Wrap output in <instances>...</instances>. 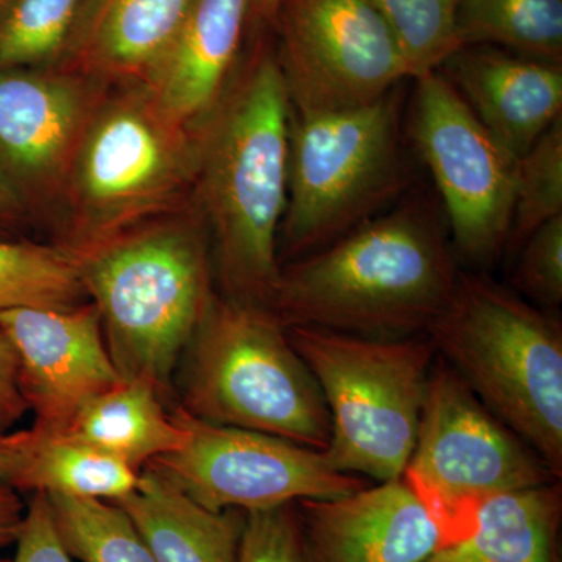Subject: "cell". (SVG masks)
I'll list each match as a JSON object with an SVG mask.
<instances>
[{
	"mask_svg": "<svg viewBox=\"0 0 562 562\" xmlns=\"http://www.w3.org/2000/svg\"><path fill=\"white\" fill-rule=\"evenodd\" d=\"M460 272L441 203L412 190L338 241L281 266L268 308L284 327L425 335Z\"/></svg>",
	"mask_w": 562,
	"mask_h": 562,
	"instance_id": "obj_1",
	"label": "cell"
},
{
	"mask_svg": "<svg viewBox=\"0 0 562 562\" xmlns=\"http://www.w3.org/2000/svg\"><path fill=\"white\" fill-rule=\"evenodd\" d=\"M291 111L277 54L262 47L203 149V205L232 301L268 306L279 279Z\"/></svg>",
	"mask_w": 562,
	"mask_h": 562,
	"instance_id": "obj_2",
	"label": "cell"
},
{
	"mask_svg": "<svg viewBox=\"0 0 562 562\" xmlns=\"http://www.w3.org/2000/svg\"><path fill=\"white\" fill-rule=\"evenodd\" d=\"M494 416L562 475V325L482 271L461 269L425 333Z\"/></svg>",
	"mask_w": 562,
	"mask_h": 562,
	"instance_id": "obj_3",
	"label": "cell"
},
{
	"mask_svg": "<svg viewBox=\"0 0 562 562\" xmlns=\"http://www.w3.org/2000/svg\"><path fill=\"white\" fill-rule=\"evenodd\" d=\"M405 83L357 109L291 116L279 261L338 241L412 191Z\"/></svg>",
	"mask_w": 562,
	"mask_h": 562,
	"instance_id": "obj_4",
	"label": "cell"
},
{
	"mask_svg": "<svg viewBox=\"0 0 562 562\" xmlns=\"http://www.w3.org/2000/svg\"><path fill=\"white\" fill-rule=\"evenodd\" d=\"M183 357L181 408L195 419L327 449L319 384L268 306L214 299Z\"/></svg>",
	"mask_w": 562,
	"mask_h": 562,
	"instance_id": "obj_5",
	"label": "cell"
},
{
	"mask_svg": "<svg viewBox=\"0 0 562 562\" xmlns=\"http://www.w3.org/2000/svg\"><path fill=\"white\" fill-rule=\"evenodd\" d=\"M76 255L117 371L169 395L214 301L205 243L190 228H155Z\"/></svg>",
	"mask_w": 562,
	"mask_h": 562,
	"instance_id": "obj_6",
	"label": "cell"
},
{
	"mask_svg": "<svg viewBox=\"0 0 562 562\" xmlns=\"http://www.w3.org/2000/svg\"><path fill=\"white\" fill-rule=\"evenodd\" d=\"M286 333L330 414L328 464L372 483L402 479L436 360L430 339L373 338L301 325Z\"/></svg>",
	"mask_w": 562,
	"mask_h": 562,
	"instance_id": "obj_7",
	"label": "cell"
},
{
	"mask_svg": "<svg viewBox=\"0 0 562 562\" xmlns=\"http://www.w3.org/2000/svg\"><path fill=\"white\" fill-rule=\"evenodd\" d=\"M402 479L438 524L442 546L468 535L491 498L560 482L530 443L494 416L438 355Z\"/></svg>",
	"mask_w": 562,
	"mask_h": 562,
	"instance_id": "obj_8",
	"label": "cell"
},
{
	"mask_svg": "<svg viewBox=\"0 0 562 562\" xmlns=\"http://www.w3.org/2000/svg\"><path fill=\"white\" fill-rule=\"evenodd\" d=\"M414 80L408 133L427 166L457 260L491 268L508 247L517 158L436 69Z\"/></svg>",
	"mask_w": 562,
	"mask_h": 562,
	"instance_id": "obj_9",
	"label": "cell"
},
{
	"mask_svg": "<svg viewBox=\"0 0 562 562\" xmlns=\"http://www.w3.org/2000/svg\"><path fill=\"white\" fill-rule=\"evenodd\" d=\"M271 25L297 116L368 105L412 79L401 44L371 0H281Z\"/></svg>",
	"mask_w": 562,
	"mask_h": 562,
	"instance_id": "obj_10",
	"label": "cell"
},
{
	"mask_svg": "<svg viewBox=\"0 0 562 562\" xmlns=\"http://www.w3.org/2000/svg\"><path fill=\"white\" fill-rule=\"evenodd\" d=\"M188 438L146 468L160 472L211 512L276 508L338 497L372 482L335 471L324 452L265 432L195 419L179 406Z\"/></svg>",
	"mask_w": 562,
	"mask_h": 562,
	"instance_id": "obj_11",
	"label": "cell"
},
{
	"mask_svg": "<svg viewBox=\"0 0 562 562\" xmlns=\"http://www.w3.org/2000/svg\"><path fill=\"white\" fill-rule=\"evenodd\" d=\"M181 128L149 91L113 103L94 121L74 171L83 232L74 254L114 238L179 187L188 166Z\"/></svg>",
	"mask_w": 562,
	"mask_h": 562,
	"instance_id": "obj_12",
	"label": "cell"
},
{
	"mask_svg": "<svg viewBox=\"0 0 562 562\" xmlns=\"http://www.w3.org/2000/svg\"><path fill=\"white\" fill-rule=\"evenodd\" d=\"M0 328L20 360L21 392L35 413L33 430L60 435L85 405L125 380L111 358L94 303L5 310Z\"/></svg>",
	"mask_w": 562,
	"mask_h": 562,
	"instance_id": "obj_13",
	"label": "cell"
},
{
	"mask_svg": "<svg viewBox=\"0 0 562 562\" xmlns=\"http://www.w3.org/2000/svg\"><path fill=\"white\" fill-rule=\"evenodd\" d=\"M305 562H425L442 532L405 480L294 503Z\"/></svg>",
	"mask_w": 562,
	"mask_h": 562,
	"instance_id": "obj_14",
	"label": "cell"
},
{
	"mask_svg": "<svg viewBox=\"0 0 562 562\" xmlns=\"http://www.w3.org/2000/svg\"><path fill=\"white\" fill-rule=\"evenodd\" d=\"M487 132L520 158L562 117V65L465 46L439 66Z\"/></svg>",
	"mask_w": 562,
	"mask_h": 562,
	"instance_id": "obj_15",
	"label": "cell"
},
{
	"mask_svg": "<svg viewBox=\"0 0 562 562\" xmlns=\"http://www.w3.org/2000/svg\"><path fill=\"white\" fill-rule=\"evenodd\" d=\"M251 0H194L149 74L158 109L184 125L213 109L250 24Z\"/></svg>",
	"mask_w": 562,
	"mask_h": 562,
	"instance_id": "obj_16",
	"label": "cell"
},
{
	"mask_svg": "<svg viewBox=\"0 0 562 562\" xmlns=\"http://www.w3.org/2000/svg\"><path fill=\"white\" fill-rule=\"evenodd\" d=\"M85 117L74 81L0 70V162L18 179H49L72 150Z\"/></svg>",
	"mask_w": 562,
	"mask_h": 562,
	"instance_id": "obj_17",
	"label": "cell"
},
{
	"mask_svg": "<svg viewBox=\"0 0 562 562\" xmlns=\"http://www.w3.org/2000/svg\"><path fill=\"white\" fill-rule=\"evenodd\" d=\"M157 562H238L244 512H211L160 472L144 468L138 486L116 502Z\"/></svg>",
	"mask_w": 562,
	"mask_h": 562,
	"instance_id": "obj_18",
	"label": "cell"
},
{
	"mask_svg": "<svg viewBox=\"0 0 562 562\" xmlns=\"http://www.w3.org/2000/svg\"><path fill=\"white\" fill-rule=\"evenodd\" d=\"M194 0H85L68 49L114 77H149Z\"/></svg>",
	"mask_w": 562,
	"mask_h": 562,
	"instance_id": "obj_19",
	"label": "cell"
},
{
	"mask_svg": "<svg viewBox=\"0 0 562 562\" xmlns=\"http://www.w3.org/2000/svg\"><path fill=\"white\" fill-rule=\"evenodd\" d=\"M561 483L497 495L479 509L472 530L425 562H561Z\"/></svg>",
	"mask_w": 562,
	"mask_h": 562,
	"instance_id": "obj_20",
	"label": "cell"
},
{
	"mask_svg": "<svg viewBox=\"0 0 562 562\" xmlns=\"http://www.w3.org/2000/svg\"><path fill=\"white\" fill-rule=\"evenodd\" d=\"M146 379H125L85 405L60 435L117 458L139 472L179 450L188 438L179 409Z\"/></svg>",
	"mask_w": 562,
	"mask_h": 562,
	"instance_id": "obj_21",
	"label": "cell"
},
{
	"mask_svg": "<svg viewBox=\"0 0 562 562\" xmlns=\"http://www.w3.org/2000/svg\"><path fill=\"white\" fill-rule=\"evenodd\" d=\"M0 441L21 457L16 491L121 501L136 490L140 472L65 435L33 430L0 435Z\"/></svg>",
	"mask_w": 562,
	"mask_h": 562,
	"instance_id": "obj_22",
	"label": "cell"
},
{
	"mask_svg": "<svg viewBox=\"0 0 562 562\" xmlns=\"http://www.w3.org/2000/svg\"><path fill=\"white\" fill-rule=\"evenodd\" d=\"M458 49L494 46L562 65V0H460Z\"/></svg>",
	"mask_w": 562,
	"mask_h": 562,
	"instance_id": "obj_23",
	"label": "cell"
},
{
	"mask_svg": "<svg viewBox=\"0 0 562 562\" xmlns=\"http://www.w3.org/2000/svg\"><path fill=\"white\" fill-rule=\"evenodd\" d=\"M87 294L72 250L0 241V312L21 306L76 308Z\"/></svg>",
	"mask_w": 562,
	"mask_h": 562,
	"instance_id": "obj_24",
	"label": "cell"
},
{
	"mask_svg": "<svg viewBox=\"0 0 562 562\" xmlns=\"http://www.w3.org/2000/svg\"><path fill=\"white\" fill-rule=\"evenodd\" d=\"M58 535L80 562H157L117 503L46 494Z\"/></svg>",
	"mask_w": 562,
	"mask_h": 562,
	"instance_id": "obj_25",
	"label": "cell"
},
{
	"mask_svg": "<svg viewBox=\"0 0 562 562\" xmlns=\"http://www.w3.org/2000/svg\"><path fill=\"white\" fill-rule=\"evenodd\" d=\"M85 0H5L0 7V70L55 60L68 50Z\"/></svg>",
	"mask_w": 562,
	"mask_h": 562,
	"instance_id": "obj_26",
	"label": "cell"
},
{
	"mask_svg": "<svg viewBox=\"0 0 562 562\" xmlns=\"http://www.w3.org/2000/svg\"><path fill=\"white\" fill-rule=\"evenodd\" d=\"M562 214V117L527 154L517 158L512 232L506 251H516L536 228Z\"/></svg>",
	"mask_w": 562,
	"mask_h": 562,
	"instance_id": "obj_27",
	"label": "cell"
},
{
	"mask_svg": "<svg viewBox=\"0 0 562 562\" xmlns=\"http://www.w3.org/2000/svg\"><path fill=\"white\" fill-rule=\"evenodd\" d=\"M401 44L412 79L439 69L458 50L460 0H371Z\"/></svg>",
	"mask_w": 562,
	"mask_h": 562,
	"instance_id": "obj_28",
	"label": "cell"
},
{
	"mask_svg": "<svg viewBox=\"0 0 562 562\" xmlns=\"http://www.w3.org/2000/svg\"><path fill=\"white\" fill-rule=\"evenodd\" d=\"M514 291L542 310L562 302V214L547 221L519 247Z\"/></svg>",
	"mask_w": 562,
	"mask_h": 562,
	"instance_id": "obj_29",
	"label": "cell"
},
{
	"mask_svg": "<svg viewBox=\"0 0 562 562\" xmlns=\"http://www.w3.org/2000/svg\"><path fill=\"white\" fill-rule=\"evenodd\" d=\"M238 562H305L294 503L244 513Z\"/></svg>",
	"mask_w": 562,
	"mask_h": 562,
	"instance_id": "obj_30",
	"label": "cell"
},
{
	"mask_svg": "<svg viewBox=\"0 0 562 562\" xmlns=\"http://www.w3.org/2000/svg\"><path fill=\"white\" fill-rule=\"evenodd\" d=\"M9 562H72L58 535L49 498L43 492H35L25 509L16 539V554Z\"/></svg>",
	"mask_w": 562,
	"mask_h": 562,
	"instance_id": "obj_31",
	"label": "cell"
},
{
	"mask_svg": "<svg viewBox=\"0 0 562 562\" xmlns=\"http://www.w3.org/2000/svg\"><path fill=\"white\" fill-rule=\"evenodd\" d=\"M27 412L20 386V360L9 336L0 328V435Z\"/></svg>",
	"mask_w": 562,
	"mask_h": 562,
	"instance_id": "obj_32",
	"label": "cell"
},
{
	"mask_svg": "<svg viewBox=\"0 0 562 562\" xmlns=\"http://www.w3.org/2000/svg\"><path fill=\"white\" fill-rule=\"evenodd\" d=\"M25 508L20 494L9 484H0V550L16 542Z\"/></svg>",
	"mask_w": 562,
	"mask_h": 562,
	"instance_id": "obj_33",
	"label": "cell"
},
{
	"mask_svg": "<svg viewBox=\"0 0 562 562\" xmlns=\"http://www.w3.org/2000/svg\"><path fill=\"white\" fill-rule=\"evenodd\" d=\"M21 457L16 450L0 441V484L13 487L14 479L20 471Z\"/></svg>",
	"mask_w": 562,
	"mask_h": 562,
	"instance_id": "obj_34",
	"label": "cell"
},
{
	"mask_svg": "<svg viewBox=\"0 0 562 562\" xmlns=\"http://www.w3.org/2000/svg\"><path fill=\"white\" fill-rule=\"evenodd\" d=\"M18 195L9 177L0 171V222L9 220L11 211L16 210Z\"/></svg>",
	"mask_w": 562,
	"mask_h": 562,
	"instance_id": "obj_35",
	"label": "cell"
},
{
	"mask_svg": "<svg viewBox=\"0 0 562 562\" xmlns=\"http://www.w3.org/2000/svg\"><path fill=\"white\" fill-rule=\"evenodd\" d=\"M280 3L281 0H251L250 24L254 21L272 24Z\"/></svg>",
	"mask_w": 562,
	"mask_h": 562,
	"instance_id": "obj_36",
	"label": "cell"
},
{
	"mask_svg": "<svg viewBox=\"0 0 562 562\" xmlns=\"http://www.w3.org/2000/svg\"><path fill=\"white\" fill-rule=\"evenodd\" d=\"M3 2H5V0H0V7L3 5Z\"/></svg>",
	"mask_w": 562,
	"mask_h": 562,
	"instance_id": "obj_37",
	"label": "cell"
},
{
	"mask_svg": "<svg viewBox=\"0 0 562 562\" xmlns=\"http://www.w3.org/2000/svg\"><path fill=\"white\" fill-rule=\"evenodd\" d=\"M0 562H9V561H7V560H2V558H0Z\"/></svg>",
	"mask_w": 562,
	"mask_h": 562,
	"instance_id": "obj_38",
	"label": "cell"
}]
</instances>
